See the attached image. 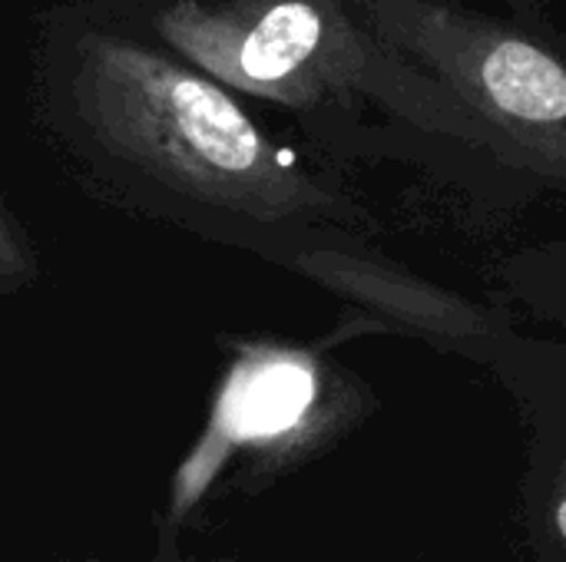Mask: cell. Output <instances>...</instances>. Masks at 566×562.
I'll return each mask as SVG.
<instances>
[{"label": "cell", "instance_id": "cell-1", "mask_svg": "<svg viewBox=\"0 0 566 562\" xmlns=\"http://www.w3.org/2000/svg\"><path fill=\"white\" fill-rule=\"evenodd\" d=\"M73 103L93 139L149 179L259 222L335 219L342 199L279 149L219 79L113 33L76 46Z\"/></svg>", "mask_w": 566, "mask_h": 562}, {"label": "cell", "instance_id": "cell-2", "mask_svg": "<svg viewBox=\"0 0 566 562\" xmlns=\"http://www.w3.org/2000/svg\"><path fill=\"white\" fill-rule=\"evenodd\" d=\"M156 26L186 63L239 93L289 109L361 96L428 136L488 146L464 103L342 0H176Z\"/></svg>", "mask_w": 566, "mask_h": 562}, {"label": "cell", "instance_id": "cell-3", "mask_svg": "<svg viewBox=\"0 0 566 562\" xmlns=\"http://www.w3.org/2000/svg\"><path fill=\"white\" fill-rule=\"evenodd\" d=\"M355 10L464 103L494 156L566 185V66L551 50L451 0H358Z\"/></svg>", "mask_w": 566, "mask_h": 562}, {"label": "cell", "instance_id": "cell-4", "mask_svg": "<svg viewBox=\"0 0 566 562\" xmlns=\"http://www.w3.org/2000/svg\"><path fill=\"white\" fill-rule=\"evenodd\" d=\"M312 394L315 381L308 368L295 361H269L235 381L226 404V421L235 434L245 437L282 434L298 424V417L312 404Z\"/></svg>", "mask_w": 566, "mask_h": 562}, {"label": "cell", "instance_id": "cell-5", "mask_svg": "<svg viewBox=\"0 0 566 562\" xmlns=\"http://www.w3.org/2000/svg\"><path fill=\"white\" fill-rule=\"evenodd\" d=\"M33 278V255L13 225L0 215V291L20 288Z\"/></svg>", "mask_w": 566, "mask_h": 562}, {"label": "cell", "instance_id": "cell-6", "mask_svg": "<svg viewBox=\"0 0 566 562\" xmlns=\"http://www.w3.org/2000/svg\"><path fill=\"white\" fill-rule=\"evenodd\" d=\"M557 527H560V533H564V540H566V503L560 507V513H557Z\"/></svg>", "mask_w": 566, "mask_h": 562}]
</instances>
